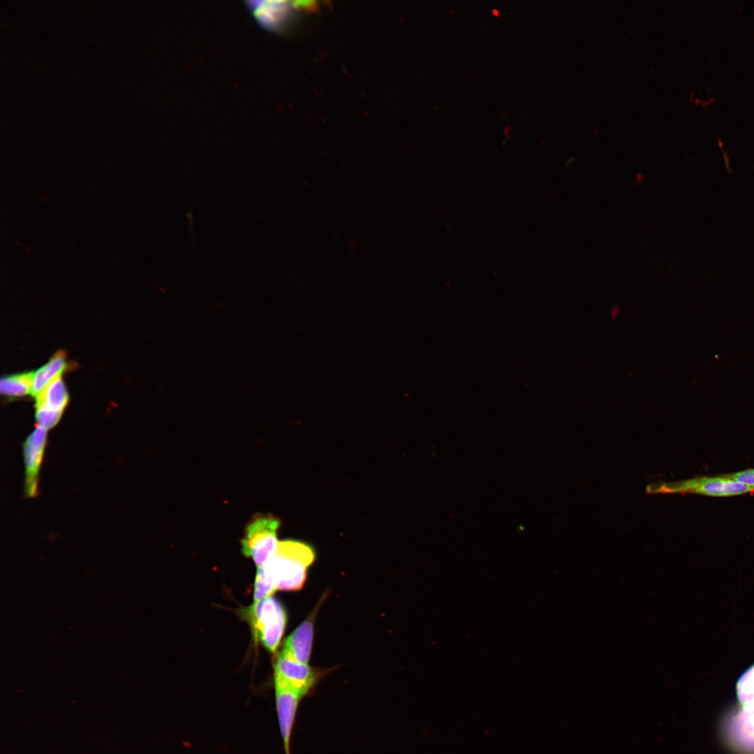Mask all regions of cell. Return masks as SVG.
Instances as JSON below:
<instances>
[{"instance_id":"obj_1","label":"cell","mask_w":754,"mask_h":754,"mask_svg":"<svg viewBox=\"0 0 754 754\" xmlns=\"http://www.w3.org/2000/svg\"><path fill=\"white\" fill-rule=\"evenodd\" d=\"M315 559L308 544L294 540L279 541L274 555L263 567L274 580L277 590L297 591L304 585L307 569Z\"/></svg>"},{"instance_id":"obj_2","label":"cell","mask_w":754,"mask_h":754,"mask_svg":"<svg viewBox=\"0 0 754 754\" xmlns=\"http://www.w3.org/2000/svg\"><path fill=\"white\" fill-rule=\"evenodd\" d=\"M242 614L251 626L255 640L274 653L286 626L287 615L283 605L270 596L253 603Z\"/></svg>"},{"instance_id":"obj_3","label":"cell","mask_w":754,"mask_h":754,"mask_svg":"<svg viewBox=\"0 0 754 754\" xmlns=\"http://www.w3.org/2000/svg\"><path fill=\"white\" fill-rule=\"evenodd\" d=\"M754 489L727 478L723 474L697 476L673 482H658L646 487L649 494H693L714 497H728L753 492Z\"/></svg>"},{"instance_id":"obj_4","label":"cell","mask_w":754,"mask_h":754,"mask_svg":"<svg viewBox=\"0 0 754 754\" xmlns=\"http://www.w3.org/2000/svg\"><path fill=\"white\" fill-rule=\"evenodd\" d=\"M279 519L270 514L256 515L247 524L241 540V551L253 559L257 568L265 565L274 555L279 542Z\"/></svg>"},{"instance_id":"obj_5","label":"cell","mask_w":754,"mask_h":754,"mask_svg":"<svg viewBox=\"0 0 754 754\" xmlns=\"http://www.w3.org/2000/svg\"><path fill=\"white\" fill-rule=\"evenodd\" d=\"M68 401V394L61 375L52 380L35 397V418L37 426L45 430L54 427L60 420Z\"/></svg>"},{"instance_id":"obj_6","label":"cell","mask_w":754,"mask_h":754,"mask_svg":"<svg viewBox=\"0 0 754 754\" xmlns=\"http://www.w3.org/2000/svg\"><path fill=\"white\" fill-rule=\"evenodd\" d=\"M320 674L307 663L291 660L279 653L274 665V683L287 686L303 697L313 690Z\"/></svg>"},{"instance_id":"obj_7","label":"cell","mask_w":754,"mask_h":754,"mask_svg":"<svg viewBox=\"0 0 754 754\" xmlns=\"http://www.w3.org/2000/svg\"><path fill=\"white\" fill-rule=\"evenodd\" d=\"M275 710L285 754H291V742L299 706L304 698L295 690L274 683Z\"/></svg>"},{"instance_id":"obj_8","label":"cell","mask_w":754,"mask_h":754,"mask_svg":"<svg viewBox=\"0 0 754 754\" xmlns=\"http://www.w3.org/2000/svg\"><path fill=\"white\" fill-rule=\"evenodd\" d=\"M47 431L36 426L22 444L25 466L24 491L29 498L38 494L39 471L47 442Z\"/></svg>"},{"instance_id":"obj_9","label":"cell","mask_w":754,"mask_h":754,"mask_svg":"<svg viewBox=\"0 0 754 754\" xmlns=\"http://www.w3.org/2000/svg\"><path fill=\"white\" fill-rule=\"evenodd\" d=\"M320 603L313 612L286 639L280 653L297 662L307 663L311 653L313 623Z\"/></svg>"},{"instance_id":"obj_10","label":"cell","mask_w":754,"mask_h":754,"mask_svg":"<svg viewBox=\"0 0 754 754\" xmlns=\"http://www.w3.org/2000/svg\"><path fill=\"white\" fill-rule=\"evenodd\" d=\"M258 20L265 27L278 29L290 16L293 3L286 1H254L250 2Z\"/></svg>"},{"instance_id":"obj_11","label":"cell","mask_w":754,"mask_h":754,"mask_svg":"<svg viewBox=\"0 0 754 754\" xmlns=\"http://www.w3.org/2000/svg\"><path fill=\"white\" fill-rule=\"evenodd\" d=\"M67 365L66 353H55L45 364L34 371L31 394L34 398L38 395L52 380L62 374Z\"/></svg>"},{"instance_id":"obj_12","label":"cell","mask_w":754,"mask_h":754,"mask_svg":"<svg viewBox=\"0 0 754 754\" xmlns=\"http://www.w3.org/2000/svg\"><path fill=\"white\" fill-rule=\"evenodd\" d=\"M34 371L4 376L0 380V391L7 397H21L31 394Z\"/></svg>"},{"instance_id":"obj_13","label":"cell","mask_w":754,"mask_h":754,"mask_svg":"<svg viewBox=\"0 0 754 754\" xmlns=\"http://www.w3.org/2000/svg\"><path fill=\"white\" fill-rule=\"evenodd\" d=\"M735 732L739 739L746 746L754 747V702L742 707L735 718Z\"/></svg>"},{"instance_id":"obj_14","label":"cell","mask_w":754,"mask_h":754,"mask_svg":"<svg viewBox=\"0 0 754 754\" xmlns=\"http://www.w3.org/2000/svg\"><path fill=\"white\" fill-rule=\"evenodd\" d=\"M276 590L274 580L264 568L263 566L258 568L254 583L253 603L272 596Z\"/></svg>"},{"instance_id":"obj_15","label":"cell","mask_w":754,"mask_h":754,"mask_svg":"<svg viewBox=\"0 0 754 754\" xmlns=\"http://www.w3.org/2000/svg\"><path fill=\"white\" fill-rule=\"evenodd\" d=\"M723 475L727 478L738 481L754 489V468H749Z\"/></svg>"},{"instance_id":"obj_16","label":"cell","mask_w":754,"mask_h":754,"mask_svg":"<svg viewBox=\"0 0 754 754\" xmlns=\"http://www.w3.org/2000/svg\"><path fill=\"white\" fill-rule=\"evenodd\" d=\"M493 13H494V14L495 15L498 16V10H496V9H493Z\"/></svg>"}]
</instances>
